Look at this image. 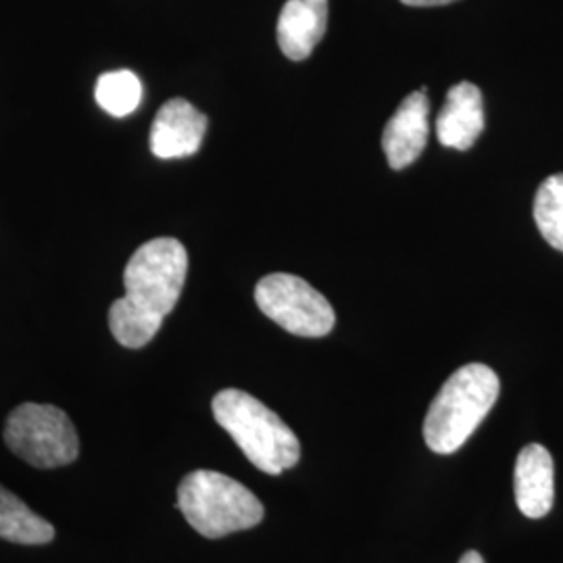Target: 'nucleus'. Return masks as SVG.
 <instances>
[{"mask_svg":"<svg viewBox=\"0 0 563 563\" xmlns=\"http://www.w3.org/2000/svg\"><path fill=\"white\" fill-rule=\"evenodd\" d=\"M188 253L176 239L144 242L123 272L125 295L109 309V328L125 349H142L157 336L180 299Z\"/></svg>","mask_w":563,"mask_h":563,"instance_id":"nucleus-1","label":"nucleus"},{"mask_svg":"<svg viewBox=\"0 0 563 563\" xmlns=\"http://www.w3.org/2000/svg\"><path fill=\"white\" fill-rule=\"evenodd\" d=\"M213 418L241 446L246 460L269 476L295 467L301 460L297 434L253 395L225 388L213 397Z\"/></svg>","mask_w":563,"mask_h":563,"instance_id":"nucleus-2","label":"nucleus"},{"mask_svg":"<svg viewBox=\"0 0 563 563\" xmlns=\"http://www.w3.org/2000/svg\"><path fill=\"white\" fill-rule=\"evenodd\" d=\"M501 384L484 363H467L449 376L423 420L426 444L451 455L476 432L493 405L499 399Z\"/></svg>","mask_w":563,"mask_h":563,"instance_id":"nucleus-3","label":"nucleus"},{"mask_svg":"<svg viewBox=\"0 0 563 563\" xmlns=\"http://www.w3.org/2000/svg\"><path fill=\"white\" fill-rule=\"evenodd\" d=\"M178 509L205 539H223L249 530L265 516L262 501L244 484L211 470H197L181 478Z\"/></svg>","mask_w":563,"mask_h":563,"instance_id":"nucleus-4","label":"nucleus"},{"mask_svg":"<svg viewBox=\"0 0 563 563\" xmlns=\"http://www.w3.org/2000/svg\"><path fill=\"white\" fill-rule=\"evenodd\" d=\"M4 443L20 460L41 470L69 465L80 455L76 426L55 405L15 407L4 423Z\"/></svg>","mask_w":563,"mask_h":563,"instance_id":"nucleus-5","label":"nucleus"},{"mask_svg":"<svg viewBox=\"0 0 563 563\" xmlns=\"http://www.w3.org/2000/svg\"><path fill=\"white\" fill-rule=\"evenodd\" d=\"M255 301L272 322L305 339H322L336 323L334 309L322 292L292 274L262 278L255 288Z\"/></svg>","mask_w":563,"mask_h":563,"instance_id":"nucleus-6","label":"nucleus"},{"mask_svg":"<svg viewBox=\"0 0 563 563\" xmlns=\"http://www.w3.org/2000/svg\"><path fill=\"white\" fill-rule=\"evenodd\" d=\"M207 132V118L186 101L165 102L151 128V151L159 159L190 157L201 148Z\"/></svg>","mask_w":563,"mask_h":563,"instance_id":"nucleus-7","label":"nucleus"},{"mask_svg":"<svg viewBox=\"0 0 563 563\" xmlns=\"http://www.w3.org/2000/svg\"><path fill=\"white\" fill-rule=\"evenodd\" d=\"M428 113L430 101L426 88L411 92L399 104L395 115L386 121L383 134V148L388 165L393 169H405L422 155L428 142Z\"/></svg>","mask_w":563,"mask_h":563,"instance_id":"nucleus-8","label":"nucleus"},{"mask_svg":"<svg viewBox=\"0 0 563 563\" xmlns=\"http://www.w3.org/2000/svg\"><path fill=\"white\" fill-rule=\"evenodd\" d=\"M484 132L483 92L472 81H460L446 92L437 118V136L446 148L467 151Z\"/></svg>","mask_w":563,"mask_h":563,"instance_id":"nucleus-9","label":"nucleus"},{"mask_svg":"<svg viewBox=\"0 0 563 563\" xmlns=\"http://www.w3.org/2000/svg\"><path fill=\"white\" fill-rule=\"evenodd\" d=\"M516 504L526 518H544L555 501V465L543 444L523 446L514 472Z\"/></svg>","mask_w":563,"mask_h":563,"instance_id":"nucleus-10","label":"nucleus"},{"mask_svg":"<svg viewBox=\"0 0 563 563\" xmlns=\"http://www.w3.org/2000/svg\"><path fill=\"white\" fill-rule=\"evenodd\" d=\"M328 27V0H286L278 20V44L290 60H305Z\"/></svg>","mask_w":563,"mask_h":563,"instance_id":"nucleus-11","label":"nucleus"},{"mask_svg":"<svg viewBox=\"0 0 563 563\" xmlns=\"http://www.w3.org/2000/svg\"><path fill=\"white\" fill-rule=\"evenodd\" d=\"M0 539L18 544L51 543L55 528L0 484Z\"/></svg>","mask_w":563,"mask_h":563,"instance_id":"nucleus-12","label":"nucleus"},{"mask_svg":"<svg viewBox=\"0 0 563 563\" xmlns=\"http://www.w3.org/2000/svg\"><path fill=\"white\" fill-rule=\"evenodd\" d=\"M97 102L102 111L113 118H125L139 109L142 101V84L136 74L128 69L107 71L97 81Z\"/></svg>","mask_w":563,"mask_h":563,"instance_id":"nucleus-13","label":"nucleus"},{"mask_svg":"<svg viewBox=\"0 0 563 563\" xmlns=\"http://www.w3.org/2000/svg\"><path fill=\"white\" fill-rule=\"evenodd\" d=\"M534 222L544 241L563 253V174L549 176L534 197Z\"/></svg>","mask_w":563,"mask_h":563,"instance_id":"nucleus-14","label":"nucleus"},{"mask_svg":"<svg viewBox=\"0 0 563 563\" xmlns=\"http://www.w3.org/2000/svg\"><path fill=\"white\" fill-rule=\"evenodd\" d=\"M401 2L407 7H443V4H451L457 0H401Z\"/></svg>","mask_w":563,"mask_h":563,"instance_id":"nucleus-15","label":"nucleus"},{"mask_svg":"<svg viewBox=\"0 0 563 563\" xmlns=\"http://www.w3.org/2000/svg\"><path fill=\"white\" fill-rule=\"evenodd\" d=\"M460 563H484L483 555L478 551H467Z\"/></svg>","mask_w":563,"mask_h":563,"instance_id":"nucleus-16","label":"nucleus"},{"mask_svg":"<svg viewBox=\"0 0 563 563\" xmlns=\"http://www.w3.org/2000/svg\"><path fill=\"white\" fill-rule=\"evenodd\" d=\"M309 2H323V0H309Z\"/></svg>","mask_w":563,"mask_h":563,"instance_id":"nucleus-17","label":"nucleus"}]
</instances>
